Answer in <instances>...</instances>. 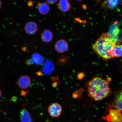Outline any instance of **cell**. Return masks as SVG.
Returning <instances> with one entry per match:
<instances>
[{
	"mask_svg": "<svg viewBox=\"0 0 122 122\" xmlns=\"http://www.w3.org/2000/svg\"><path fill=\"white\" fill-rule=\"evenodd\" d=\"M85 85L88 97L96 101L103 100L110 92L109 80L100 76L93 77Z\"/></svg>",
	"mask_w": 122,
	"mask_h": 122,
	"instance_id": "1",
	"label": "cell"
},
{
	"mask_svg": "<svg viewBox=\"0 0 122 122\" xmlns=\"http://www.w3.org/2000/svg\"><path fill=\"white\" fill-rule=\"evenodd\" d=\"M115 44L108 37L107 33L102 34L92 45L93 50L106 61L114 58L112 53L113 48Z\"/></svg>",
	"mask_w": 122,
	"mask_h": 122,
	"instance_id": "2",
	"label": "cell"
},
{
	"mask_svg": "<svg viewBox=\"0 0 122 122\" xmlns=\"http://www.w3.org/2000/svg\"><path fill=\"white\" fill-rule=\"evenodd\" d=\"M109 108V113L102 117V119L107 122H122L121 111L112 108L110 104Z\"/></svg>",
	"mask_w": 122,
	"mask_h": 122,
	"instance_id": "3",
	"label": "cell"
},
{
	"mask_svg": "<svg viewBox=\"0 0 122 122\" xmlns=\"http://www.w3.org/2000/svg\"><path fill=\"white\" fill-rule=\"evenodd\" d=\"M120 30L118 25V22L116 21L111 26L107 33L108 37L114 43H117V38Z\"/></svg>",
	"mask_w": 122,
	"mask_h": 122,
	"instance_id": "4",
	"label": "cell"
},
{
	"mask_svg": "<svg viewBox=\"0 0 122 122\" xmlns=\"http://www.w3.org/2000/svg\"><path fill=\"white\" fill-rule=\"evenodd\" d=\"M48 112L51 117L57 118L60 116L62 111V106L57 103H52L48 107Z\"/></svg>",
	"mask_w": 122,
	"mask_h": 122,
	"instance_id": "5",
	"label": "cell"
},
{
	"mask_svg": "<svg viewBox=\"0 0 122 122\" xmlns=\"http://www.w3.org/2000/svg\"><path fill=\"white\" fill-rule=\"evenodd\" d=\"M54 48L58 53H64L68 50V44L67 42L64 39L59 40L55 44Z\"/></svg>",
	"mask_w": 122,
	"mask_h": 122,
	"instance_id": "6",
	"label": "cell"
},
{
	"mask_svg": "<svg viewBox=\"0 0 122 122\" xmlns=\"http://www.w3.org/2000/svg\"><path fill=\"white\" fill-rule=\"evenodd\" d=\"M111 107L122 111V88L116 94L113 100Z\"/></svg>",
	"mask_w": 122,
	"mask_h": 122,
	"instance_id": "7",
	"label": "cell"
},
{
	"mask_svg": "<svg viewBox=\"0 0 122 122\" xmlns=\"http://www.w3.org/2000/svg\"><path fill=\"white\" fill-rule=\"evenodd\" d=\"M18 86L21 89H26L31 85V79L29 76L23 75L20 77L18 79Z\"/></svg>",
	"mask_w": 122,
	"mask_h": 122,
	"instance_id": "8",
	"label": "cell"
},
{
	"mask_svg": "<svg viewBox=\"0 0 122 122\" xmlns=\"http://www.w3.org/2000/svg\"><path fill=\"white\" fill-rule=\"evenodd\" d=\"M24 29L27 34L31 35H34L38 30V25L36 22L30 21L25 24Z\"/></svg>",
	"mask_w": 122,
	"mask_h": 122,
	"instance_id": "9",
	"label": "cell"
},
{
	"mask_svg": "<svg viewBox=\"0 0 122 122\" xmlns=\"http://www.w3.org/2000/svg\"><path fill=\"white\" fill-rule=\"evenodd\" d=\"M53 37V33L51 30L48 29L44 30L41 34V38L43 41L49 43L51 41Z\"/></svg>",
	"mask_w": 122,
	"mask_h": 122,
	"instance_id": "10",
	"label": "cell"
},
{
	"mask_svg": "<svg viewBox=\"0 0 122 122\" xmlns=\"http://www.w3.org/2000/svg\"><path fill=\"white\" fill-rule=\"evenodd\" d=\"M120 3L119 0H107L102 3V7L104 8L113 10Z\"/></svg>",
	"mask_w": 122,
	"mask_h": 122,
	"instance_id": "11",
	"label": "cell"
},
{
	"mask_svg": "<svg viewBox=\"0 0 122 122\" xmlns=\"http://www.w3.org/2000/svg\"><path fill=\"white\" fill-rule=\"evenodd\" d=\"M57 6L61 11L65 13L68 12L71 9V3L67 0H61L57 4Z\"/></svg>",
	"mask_w": 122,
	"mask_h": 122,
	"instance_id": "12",
	"label": "cell"
},
{
	"mask_svg": "<svg viewBox=\"0 0 122 122\" xmlns=\"http://www.w3.org/2000/svg\"><path fill=\"white\" fill-rule=\"evenodd\" d=\"M55 68L54 64L51 61L46 60L44 63L43 72L46 74H51L54 71Z\"/></svg>",
	"mask_w": 122,
	"mask_h": 122,
	"instance_id": "13",
	"label": "cell"
},
{
	"mask_svg": "<svg viewBox=\"0 0 122 122\" xmlns=\"http://www.w3.org/2000/svg\"><path fill=\"white\" fill-rule=\"evenodd\" d=\"M38 10L40 13L42 15H46L50 12V8L48 4L46 2H39L37 4Z\"/></svg>",
	"mask_w": 122,
	"mask_h": 122,
	"instance_id": "14",
	"label": "cell"
},
{
	"mask_svg": "<svg viewBox=\"0 0 122 122\" xmlns=\"http://www.w3.org/2000/svg\"><path fill=\"white\" fill-rule=\"evenodd\" d=\"M20 117L21 122H32L31 115L28 111L25 109L21 110Z\"/></svg>",
	"mask_w": 122,
	"mask_h": 122,
	"instance_id": "15",
	"label": "cell"
},
{
	"mask_svg": "<svg viewBox=\"0 0 122 122\" xmlns=\"http://www.w3.org/2000/svg\"><path fill=\"white\" fill-rule=\"evenodd\" d=\"M112 53L114 58L122 57V44H115L112 48Z\"/></svg>",
	"mask_w": 122,
	"mask_h": 122,
	"instance_id": "16",
	"label": "cell"
},
{
	"mask_svg": "<svg viewBox=\"0 0 122 122\" xmlns=\"http://www.w3.org/2000/svg\"><path fill=\"white\" fill-rule=\"evenodd\" d=\"M32 59L33 63L37 65H40L43 63L45 58L38 53H34L32 56Z\"/></svg>",
	"mask_w": 122,
	"mask_h": 122,
	"instance_id": "17",
	"label": "cell"
},
{
	"mask_svg": "<svg viewBox=\"0 0 122 122\" xmlns=\"http://www.w3.org/2000/svg\"><path fill=\"white\" fill-rule=\"evenodd\" d=\"M69 59V56L63 55H61L58 58L56 61V65L59 66L65 65L68 63Z\"/></svg>",
	"mask_w": 122,
	"mask_h": 122,
	"instance_id": "18",
	"label": "cell"
},
{
	"mask_svg": "<svg viewBox=\"0 0 122 122\" xmlns=\"http://www.w3.org/2000/svg\"><path fill=\"white\" fill-rule=\"evenodd\" d=\"M122 43V30H120L118 35L117 43L121 44Z\"/></svg>",
	"mask_w": 122,
	"mask_h": 122,
	"instance_id": "19",
	"label": "cell"
},
{
	"mask_svg": "<svg viewBox=\"0 0 122 122\" xmlns=\"http://www.w3.org/2000/svg\"><path fill=\"white\" fill-rule=\"evenodd\" d=\"M25 64L27 66H30L33 65L34 63H33L32 59H27L25 61Z\"/></svg>",
	"mask_w": 122,
	"mask_h": 122,
	"instance_id": "20",
	"label": "cell"
},
{
	"mask_svg": "<svg viewBox=\"0 0 122 122\" xmlns=\"http://www.w3.org/2000/svg\"><path fill=\"white\" fill-rule=\"evenodd\" d=\"M84 73L83 72L79 73L77 75V77L78 78L79 80H81L84 77Z\"/></svg>",
	"mask_w": 122,
	"mask_h": 122,
	"instance_id": "21",
	"label": "cell"
},
{
	"mask_svg": "<svg viewBox=\"0 0 122 122\" xmlns=\"http://www.w3.org/2000/svg\"><path fill=\"white\" fill-rule=\"evenodd\" d=\"M57 1V0H46V2L48 4L53 5L55 4Z\"/></svg>",
	"mask_w": 122,
	"mask_h": 122,
	"instance_id": "22",
	"label": "cell"
},
{
	"mask_svg": "<svg viewBox=\"0 0 122 122\" xmlns=\"http://www.w3.org/2000/svg\"><path fill=\"white\" fill-rule=\"evenodd\" d=\"M33 1H27V4L28 6L30 7H32L33 5Z\"/></svg>",
	"mask_w": 122,
	"mask_h": 122,
	"instance_id": "23",
	"label": "cell"
},
{
	"mask_svg": "<svg viewBox=\"0 0 122 122\" xmlns=\"http://www.w3.org/2000/svg\"><path fill=\"white\" fill-rule=\"evenodd\" d=\"M27 93V92L22 90L21 91V96H23V97H24V96H25L26 95Z\"/></svg>",
	"mask_w": 122,
	"mask_h": 122,
	"instance_id": "24",
	"label": "cell"
},
{
	"mask_svg": "<svg viewBox=\"0 0 122 122\" xmlns=\"http://www.w3.org/2000/svg\"><path fill=\"white\" fill-rule=\"evenodd\" d=\"M58 84V83H57V82H54L53 83L52 86L53 87H56L57 86Z\"/></svg>",
	"mask_w": 122,
	"mask_h": 122,
	"instance_id": "25",
	"label": "cell"
},
{
	"mask_svg": "<svg viewBox=\"0 0 122 122\" xmlns=\"http://www.w3.org/2000/svg\"><path fill=\"white\" fill-rule=\"evenodd\" d=\"M36 74L39 76H41L43 75V73L41 71H38V72H36Z\"/></svg>",
	"mask_w": 122,
	"mask_h": 122,
	"instance_id": "26",
	"label": "cell"
},
{
	"mask_svg": "<svg viewBox=\"0 0 122 122\" xmlns=\"http://www.w3.org/2000/svg\"><path fill=\"white\" fill-rule=\"evenodd\" d=\"M22 50L24 51H26L27 50V48L26 47H23L22 48Z\"/></svg>",
	"mask_w": 122,
	"mask_h": 122,
	"instance_id": "27",
	"label": "cell"
},
{
	"mask_svg": "<svg viewBox=\"0 0 122 122\" xmlns=\"http://www.w3.org/2000/svg\"><path fill=\"white\" fill-rule=\"evenodd\" d=\"M2 91H1V90L0 89V98H1V96H2Z\"/></svg>",
	"mask_w": 122,
	"mask_h": 122,
	"instance_id": "28",
	"label": "cell"
},
{
	"mask_svg": "<svg viewBox=\"0 0 122 122\" xmlns=\"http://www.w3.org/2000/svg\"><path fill=\"white\" fill-rule=\"evenodd\" d=\"M1 5H2V2L1 0H0V7H1Z\"/></svg>",
	"mask_w": 122,
	"mask_h": 122,
	"instance_id": "29",
	"label": "cell"
},
{
	"mask_svg": "<svg viewBox=\"0 0 122 122\" xmlns=\"http://www.w3.org/2000/svg\"><path fill=\"white\" fill-rule=\"evenodd\" d=\"M84 122H88V120H86V121H85Z\"/></svg>",
	"mask_w": 122,
	"mask_h": 122,
	"instance_id": "30",
	"label": "cell"
}]
</instances>
